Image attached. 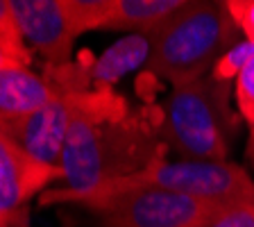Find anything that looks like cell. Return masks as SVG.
I'll return each mask as SVG.
<instances>
[{
    "label": "cell",
    "mask_w": 254,
    "mask_h": 227,
    "mask_svg": "<svg viewBox=\"0 0 254 227\" xmlns=\"http://www.w3.org/2000/svg\"><path fill=\"white\" fill-rule=\"evenodd\" d=\"M186 0H114V11L105 30H125L150 37L164 25Z\"/></svg>",
    "instance_id": "30bf717a"
},
{
    "label": "cell",
    "mask_w": 254,
    "mask_h": 227,
    "mask_svg": "<svg viewBox=\"0 0 254 227\" xmlns=\"http://www.w3.org/2000/svg\"><path fill=\"white\" fill-rule=\"evenodd\" d=\"M0 53L7 59H11L14 64H18V66L30 69L32 50L27 48L21 25L16 21L11 0H0Z\"/></svg>",
    "instance_id": "7c38bea8"
},
{
    "label": "cell",
    "mask_w": 254,
    "mask_h": 227,
    "mask_svg": "<svg viewBox=\"0 0 254 227\" xmlns=\"http://www.w3.org/2000/svg\"><path fill=\"white\" fill-rule=\"evenodd\" d=\"M9 66H18V64H14L11 59H7L5 55L0 53V71H2V69H9ZM25 69H27V66H25Z\"/></svg>",
    "instance_id": "e0dca14e"
},
{
    "label": "cell",
    "mask_w": 254,
    "mask_h": 227,
    "mask_svg": "<svg viewBox=\"0 0 254 227\" xmlns=\"http://www.w3.org/2000/svg\"><path fill=\"white\" fill-rule=\"evenodd\" d=\"M234 89H236V107L241 116L250 123V127H254V55L234 77Z\"/></svg>",
    "instance_id": "9a60e30c"
},
{
    "label": "cell",
    "mask_w": 254,
    "mask_h": 227,
    "mask_svg": "<svg viewBox=\"0 0 254 227\" xmlns=\"http://www.w3.org/2000/svg\"><path fill=\"white\" fill-rule=\"evenodd\" d=\"M225 7L245 41L254 43V0H227Z\"/></svg>",
    "instance_id": "2e32d148"
},
{
    "label": "cell",
    "mask_w": 254,
    "mask_h": 227,
    "mask_svg": "<svg viewBox=\"0 0 254 227\" xmlns=\"http://www.w3.org/2000/svg\"><path fill=\"white\" fill-rule=\"evenodd\" d=\"M148 69L173 86L211 75L218 62L238 43V27L225 2L186 0L150 37Z\"/></svg>",
    "instance_id": "7a4b0ae2"
},
{
    "label": "cell",
    "mask_w": 254,
    "mask_h": 227,
    "mask_svg": "<svg viewBox=\"0 0 254 227\" xmlns=\"http://www.w3.org/2000/svg\"><path fill=\"white\" fill-rule=\"evenodd\" d=\"M75 37L91 30H105L114 11V0H64Z\"/></svg>",
    "instance_id": "4fadbf2b"
},
{
    "label": "cell",
    "mask_w": 254,
    "mask_h": 227,
    "mask_svg": "<svg viewBox=\"0 0 254 227\" xmlns=\"http://www.w3.org/2000/svg\"><path fill=\"white\" fill-rule=\"evenodd\" d=\"M232 82L216 75L173 86L159 116V139L177 159L227 161L238 123L232 111Z\"/></svg>",
    "instance_id": "3957f363"
},
{
    "label": "cell",
    "mask_w": 254,
    "mask_h": 227,
    "mask_svg": "<svg viewBox=\"0 0 254 227\" xmlns=\"http://www.w3.org/2000/svg\"><path fill=\"white\" fill-rule=\"evenodd\" d=\"M73 121L64 146V189L57 196L89 193L107 182L129 177L166 157L159 139V121L132 111L109 86L75 91Z\"/></svg>",
    "instance_id": "6da1fadb"
},
{
    "label": "cell",
    "mask_w": 254,
    "mask_h": 227,
    "mask_svg": "<svg viewBox=\"0 0 254 227\" xmlns=\"http://www.w3.org/2000/svg\"><path fill=\"white\" fill-rule=\"evenodd\" d=\"M200 227H254V200L218 207Z\"/></svg>",
    "instance_id": "5bb4252c"
},
{
    "label": "cell",
    "mask_w": 254,
    "mask_h": 227,
    "mask_svg": "<svg viewBox=\"0 0 254 227\" xmlns=\"http://www.w3.org/2000/svg\"><path fill=\"white\" fill-rule=\"evenodd\" d=\"M121 184L157 186L173 193L190 196L213 205L254 200V182L243 166L232 161H189L175 159L168 161L159 157L141 173L121 177Z\"/></svg>",
    "instance_id": "5b68a950"
},
{
    "label": "cell",
    "mask_w": 254,
    "mask_h": 227,
    "mask_svg": "<svg viewBox=\"0 0 254 227\" xmlns=\"http://www.w3.org/2000/svg\"><path fill=\"white\" fill-rule=\"evenodd\" d=\"M59 95V86L48 75H39L25 66L0 71V123L25 118Z\"/></svg>",
    "instance_id": "9c48e42d"
},
{
    "label": "cell",
    "mask_w": 254,
    "mask_h": 227,
    "mask_svg": "<svg viewBox=\"0 0 254 227\" xmlns=\"http://www.w3.org/2000/svg\"><path fill=\"white\" fill-rule=\"evenodd\" d=\"M16 21L30 43L50 69L68 66L75 37L64 0H11Z\"/></svg>",
    "instance_id": "52a82bcc"
},
{
    "label": "cell",
    "mask_w": 254,
    "mask_h": 227,
    "mask_svg": "<svg viewBox=\"0 0 254 227\" xmlns=\"http://www.w3.org/2000/svg\"><path fill=\"white\" fill-rule=\"evenodd\" d=\"M75 91L77 89H59L57 98L34 114L18 121L0 123V132H5L16 146H21L37 161L62 170L64 146L73 121Z\"/></svg>",
    "instance_id": "8992f818"
},
{
    "label": "cell",
    "mask_w": 254,
    "mask_h": 227,
    "mask_svg": "<svg viewBox=\"0 0 254 227\" xmlns=\"http://www.w3.org/2000/svg\"><path fill=\"white\" fill-rule=\"evenodd\" d=\"M55 202L79 205L100 227H200L218 207H222L157 186L121 182H107L79 196H57L48 189L41 196V205Z\"/></svg>",
    "instance_id": "277c9868"
},
{
    "label": "cell",
    "mask_w": 254,
    "mask_h": 227,
    "mask_svg": "<svg viewBox=\"0 0 254 227\" xmlns=\"http://www.w3.org/2000/svg\"><path fill=\"white\" fill-rule=\"evenodd\" d=\"M16 225V218H9V216H2L0 214V227H14Z\"/></svg>",
    "instance_id": "ac0fdd59"
},
{
    "label": "cell",
    "mask_w": 254,
    "mask_h": 227,
    "mask_svg": "<svg viewBox=\"0 0 254 227\" xmlns=\"http://www.w3.org/2000/svg\"><path fill=\"white\" fill-rule=\"evenodd\" d=\"M55 180H64L62 170L37 161L0 132V214L18 218L32 198L46 191Z\"/></svg>",
    "instance_id": "ba28073f"
},
{
    "label": "cell",
    "mask_w": 254,
    "mask_h": 227,
    "mask_svg": "<svg viewBox=\"0 0 254 227\" xmlns=\"http://www.w3.org/2000/svg\"><path fill=\"white\" fill-rule=\"evenodd\" d=\"M148 39L141 34H132L129 39L118 41L98 62L91 64L86 69V77H89V82H98V86H109L129 69L138 66L141 62H148Z\"/></svg>",
    "instance_id": "8fae6325"
}]
</instances>
